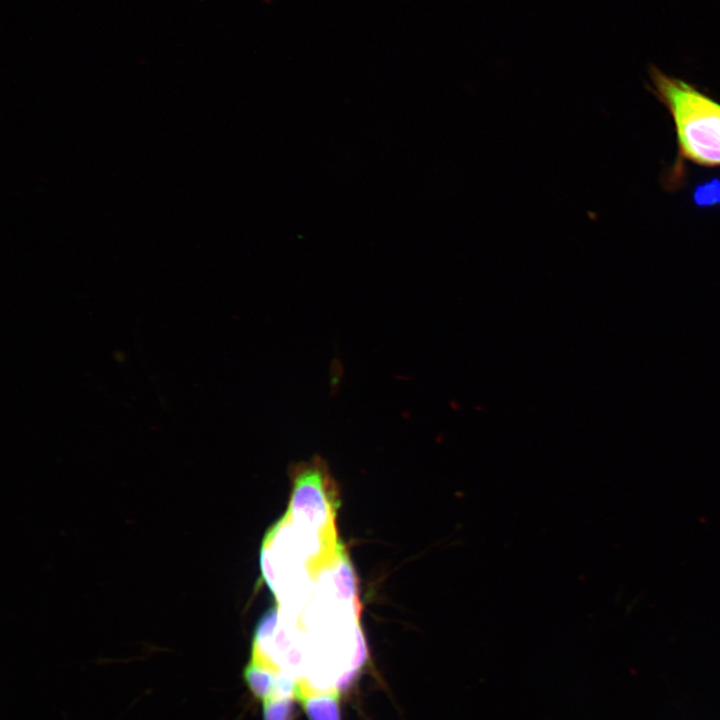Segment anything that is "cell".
I'll use <instances>...</instances> for the list:
<instances>
[{
	"label": "cell",
	"mask_w": 720,
	"mask_h": 720,
	"mask_svg": "<svg viewBox=\"0 0 720 720\" xmlns=\"http://www.w3.org/2000/svg\"><path fill=\"white\" fill-rule=\"evenodd\" d=\"M649 72L656 96L674 121L681 157L706 167L720 166V103L654 66Z\"/></svg>",
	"instance_id": "obj_1"
},
{
	"label": "cell",
	"mask_w": 720,
	"mask_h": 720,
	"mask_svg": "<svg viewBox=\"0 0 720 720\" xmlns=\"http://www.w3.org/2000/svg\"><path fill=\"white\" fill-rule=\"evenodd\" d=\"M293 491L287 515L302 526L324 534H335L339 505L336 484L327 464L314 457L290 469Z\"/></svg>",
	"instance_id": "obj_2"
},
{
	"label": "cell",
	"mask_w": 720,
	"mask_h": 720,
	"mask_svg": "<svg viewBox=\"0 0 720 720\" xmlns=\"http://www.w3.org/2000/svg\"><path fill=\"white\" fill-rule=\"evenodd\" d=\"M309 720H340L339 697L319 696L301 703Z\"/></svg>",
	"instance_id": "obj_3"
},
{
	"label": "cell",
	"mask_w": 720,
	"mask_h": 720,
	"mask_svg": "<svg viewBox=\"0 0 720 720\" xmlns=\"http://www.w3.org/2000/svg\"><path fill=\"white\" fill-rule=\"evenodd\" d=\"M294 701L292 698H278L263 702L264 720H293Z\"/></svg>",
	"instance_id": "obj_4"
},
{
	"label": "cell",
	"mask_w": 720,
	"mask_h": 720,
	"mask_svg": "<svg viewBox=\"0 0 720 720\" xmlns=\"http://www.w3.org/2000/svg\"><path fill=\"white\" fill-rule=\"evenodd\" d=\"M693 200L698 207L720 205V180L714 178L696 186Z\"/></svg>",
	"instance_id": "obj_5"
}]
</instances>
